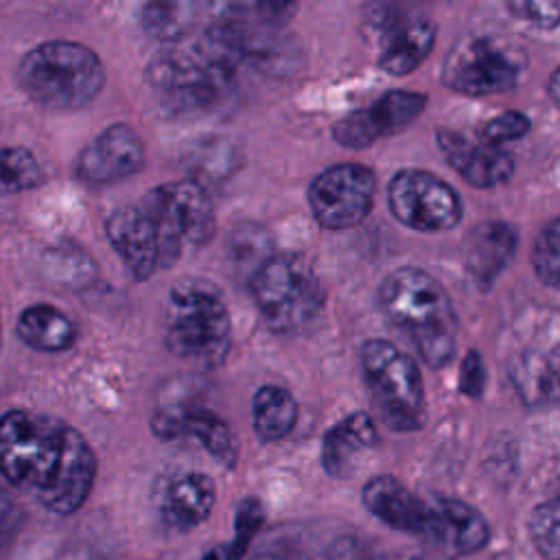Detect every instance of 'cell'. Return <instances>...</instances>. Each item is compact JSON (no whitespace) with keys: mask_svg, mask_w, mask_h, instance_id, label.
<instances>
[{"mask_svg":"<svg viewBox=\"0 0 560 560\" xmlns=\"http://www.w3.org/2000/svg\"><path fill=\"white\" fill-rule=\"evenodd\" d=\"M0 475L48 512L68 516L92 492L96 455L72 424L11 409L0 416Z\"/></svg>","mask_w":560,"mask_h":560,"instance_id":"obj_1","label":"cell"},{"mask_svg":"<svg viewBox=\"0 0 560 560\" xmlns=\"http://www.w3.org/2000/svg\"><path fill=\"white\" fill-rule=\"evenodd\" d=\"M378 304L431 368H444L457 348L455 311L444 287L418 267L392 271L378 287Z\"/></svg>","mask_w":560,"mask_h":560,"instance_id":"obj_2","label":"cell"},{"mask_svg":"<svg viewBox=\"0 0 560 560\" xmlns=\"http://www.w3.org/2000/svg\"><path fill=\"white\" fill-rule=\"evenodd\" d=\"M241 61L210 33L201 42H177L147 68L149 85L175 112L206 109L221 103L236 83Z\"/></svg>","mask_w":560,"mask_h":560,"instance_id":"obj_3","label":"cell"},{"mask_svg":"<svg viewBox=\"0 0 560 560\" xmlns=\"http://www.w3.org/2000/svg\"><path fill=\"white\" fill-rule=\"evenodd\" d=\"M20 88L48 109H79L105 85V66L85 44L50 39L31 48L18 68Z\"/></svg>","mask_w":560,"mask_h":560,"instance_id":"obj_4","label":"cell"},{"mask_svg":"<svg viewBox=\"0 0 560 560\" xmlns=\"http://www.w3.org/2000/svg\"><path fill=\"white\" fill-rule=\"evenodd\" d=\"M232 322L221 291L203 278H186L171 287L164 308V343L203 365L221 363L230 348Z\"/></svg>","mask_w":560,"mask_h":560,"instance_id":"obj_5","label":"cell"},{"mask_svg":"<svg viewBox=\"0 0 560 560\" xmlns=\"http://www.w3.org/2000/svg\"><path fill=\"white\" fill-rule=\"evenodd\" d=\"M249 287L265 324L280 335L311 326L324 304L317 273L298 254H276L258 262Z\"/></svg>","mask_w":560,"mask_h":560,"instance_id":"obj_6","label":"cell"},{"mask_svg":"<svg viewBox=\"0 0 560 560\" xmlns=\"http://www.w3.org/2000/svg\"><path fill=\"white\" fill-rule=\"evenodd\" d=\"M361 370L383 422L394 431H416L424 420V389L409 354L383 339L361 348Z\"/></svg>","mask_w":560,"mask_h":560,"instance_id":"obj_7","label":"cell"},{"mask_svg":"<svg viewBox=\"0 0 560 560\" xmlns=\"http://www.w3.org/2000/svg\"><path fill=\"white\" fill-rule=\"evenodd\" d=\"M521 66L510 46L488 35H470L451 48L442 79L448 90L466 96L499 94L516 85Z\"/></svg>","mask_w":560,"mask_h":560,"instance_id":"obj_8","label":"cell"},{"mask_svg":"<svg viewBox=\"0 0 560 560\" xmlns=\"http://www.w3.org/2000/svg\"><path fill=\"white\" fill-rule=\"evenodd\" d=\"M389 210L411 230L440 232L462 219L457 192L427 171H400L389 182Z\"/></svg>","mask_w":560,"mask_h":560,"instance_id":"obj_9","label":"cell"},{"mask_svg":"<svg viewBox=\"0 0 560 560\" xmlns=\"http://www.w3.org/2000/svg\"><path fill=\"white\" fill-rule=\"evenodd\" d=\"M374 173L363 164H335L322 171L308 188V203L328 230H346L361 223L374 199Z\"/></svg>","mask_w":560,"mask_h":560,"instance_id":"obj_10","label":"cell"},{"mask_svg":"<svg viewBox=\"0 0 560 560\" xmlns=\"http://www.w3.org/2000/svg\"><path fill=\"white\" fill-rule=\"evenodd\" d=\"M144 160L140 133L125 122H114L79 151L74 175L90 186H107L138 173Z\"/></svg>","mask_w":560,"mask_h":560,"instance_id":"obj_11","label":"cell"},{"mask_svg":"<svg viewBox=\"0 0 560 560\" xmlns=\"http://www.w3.org/2000/svg\"><path fill=\"white\" fill-rule=\"evenodd\" d=\"M361 501L365 510L387 527L429 542L438 516L435 497H422L409 490L400 479L378 475L363 486Z\"/></svg>","mask_w":560,"mask_h":560,"instance_id":"obj_12","label":"cell"},{"mask_svg":"<svg viewBox=\"0 0 560 560\" xmlns=\"http://www.w3.org/2000/svg\"><path fill=\"white\" fill-rule=\"evenodd\" d=\"M427 98L418 92L394 90L383 94L370 107L354 109L332 127V138L348 149H363L376 140L398 133L424 109Z\"/></svg>","mask_w":560,"mask_h":560,"instance_id":"obj_13","label":"cell"},{"mask_svg":"<svg viewBox=\"0 0 560 560\" xmlns=\"http://www.w3.org/2000/svg\"><path fill=\"white\" fill-rule=\"evenodd\" d=\"M151 429L160 440H197L221 466L234 468L238 462V442L223 418L203 407H162L153 413Z\"/></svg>","mask_w":560,"mask_h":560,"instance_id":"obj_14","label":"cell"},{"mask_svg":"<svg viewBox=\"0 0 560 560\" xmlns=\"http://www.w3.org/2000/svg\"><path fill=\"white\" fill-rule=\"evenodd\" d=\"M105 234L136 280H147L164 267L160 230L140 203L112 212Z\"/></svg>","mask_w":560,"mask_h":560,"instance_id":"obj_15","label":"cell"},{"mask_svg":"<svg viewBox=\"0 0 560 560\" xmlns=\"http://www.w3.org/2000/svg\"><path fill=\"white\" fill-rule=\"evenodd\" d=\"M438 518L429 545L446 558H464L483 549L490 540V525L479 510L462 499L435 497Z\"/></svg>","mask_w":560,"mask_h":560,"instance_id":"obj_16","label":"cell"},{"mask_svg":"<svg viewBox=\"0 0 560 560\" xmlns=\"http://www.w3.org/2000/svg\"><path fill=\"white\" fill-rule=\"evenodd\" d=\"M438 142L448 164L477 188H494L508 182L514 173V158L501 147H492L481 140L475 142L462 133L444 129L438 131Z\"/></svg>","mask_w":560,"mask_h":560,"instance_id":"obj_17","label":"cell"},{"mask_svg":"<svg viewBox=\"0 0 560 560\" xmlns=\"http://www.w3.org/2000/svg\"><path fill=\"white\" fill-rule=\"evenodd\" d=\"M435 42V28L427 18H387L383 26V46L378 66L394 74H409L424 61Z\"/></svg>","mask_w":560,"mask_h":560,"instance_id":"obj_18","label":"cell"},{"mask_svg":"<svg viewBox=\"0 0 560 560\" xmlns=\"http://www.w3.org/2000/svg\"><path fill=\"white\" fill-rule=\"evenodd\" d=\"M217 499L214 481L203 472H184L171 479L160 497V518L168 529L188 532L203 523Z\"/></svg>","mask_w":560,"mask_h":560,"instance_id":"obj_19","label":"cell"},{"mask_svg":"<svg viewBox=\"0 0 560 560\" xmlns=\"http://www.w3.org/2000/svg\"><path fill=\"white\" fill-rule=\"evenodd\" d=\"M378 442L372 418L363 411L350 413L330 427L322 440V466L330 477H348L359 453Z\"/></svg>","mask_w":560,"mask_h":560,"instance_id":"obj_20","label":"cell"},{"mask_svg":"<svg viewBox=\"0 0 560 560\" xmlns=\"http://www.w3.org/2000/svg\"><path fill=\"white\" fill-rule=\"evenodd\" d=\"M166 190L171 195L184 241L206 245L217 230L214 203L206 188L197 179H177L168 182Z\"/></svg>","mask_w":560,"mask_h":560,"instance_id":"obj_21","label":"cell"},{"mask_svg":"<svg viewBox=\"0 0 560 560\" xmlns=\"http://www.w3.org/2000/svg\"><path fill=\"white\" fill-rule=\"evenodd\" d=\"M18 337L33 350L61 352L74 346V322L52 304H33L18 317Z\"/></svg>","mask_w":560,"mask_h":560,"instance_id":"obj_22","label":"cell"},{"mask_svg":"<svg viewBox=\"0 0 560 560\" xmlns=\"http://www.w3.org/2000/svg\"><path fill=\"white\" fill-rule=\"evenodd\" d=\"M516 236L510 225L483 223L468 236L466 265L477 280H492L512 258Z\"/></svg>","mask_w":560,"mask_h":560,"instance_id":"obj_23","label":"cell"},{"mask_svg":"<svg viewBox=\"0 0 560 560\" xmlns=\"http://www.w3.org/2000/svg\"><path fill=\"white\" fill-rule=\"evenodd\" d=\"M254 429L260 440L278 442L287 438L298 422V402L280 385H262L252 400Z\"/></svg>","mask_w":560,"mask_h":560,"instance_id":"obj_24","label":"cell"},{"mask_svg":"<svg viewBox=\"0 0 560 560\" xmlns=\"http://www.w3.org/2000/svg\"><path fill=\"white\" fill-rule=\"evenodd\" d=\"M44 168L33 151L24 147H0V197L42 186Z\"/></svg>","mask_w":560,"mask_h":560,"instance_id":"obj_25","label":"cell"},{"mask_svg":"<svg viewBox=\"0 0 560 560\" xmlns=\"http://www.w3.org/2000/svg\"><path fill=\"white\" fill-rule=\"evenodd\" d=\"M521 394L529 400H558L560 398V361L536 359L525 361L514 378Z\"/></svg>","mask_w":560,"mask_h":560,"instance_id":"obj_26","label":"cell"},{"mask_svg":"<svg viewBox=\"0 0 560 560\" xmlns=\"http://www.w3.org/2000/svg\"><path fill=\"white\" fill-rule=\"evenodd\" d=\"M527 529L542 560H560V499L536 505L529 514Z\"/></svg>","mask_w":560,"mask_h":560,"instance_id":"obj_27","label":"cell"},{"mask_svg":"<svg viewBox=\"0 0 560 560\" xmlns=\"http://www.w3.org/2000/svg\"><path fill=\"white\" fill-rule=\"evenodd\" d=\"M188 9L184 4L151 2L142 9V26L149 35L173 46L186 37Z\"/></svg>","mask_w":560,"mask_h":560,"instance_id":"obj_28","label":"cell"},{"mask_svg":"<svg viewBox=\"0 0 560 560\" xmlns=\"http://www.w3.org/2000/svg\"><path fill=\"white\" fill-rule=\"evenodd\" d=\"M532 265L545 284L560 289V217L549 221L536 236Z\"/></svg>","mask_w":560,"mask_h":560,"instance_id":"obj_29","label":"cell"},{"mask_svg":"<svg viewBox=\"0 0 560 560\" xmlns=\"http://www.w3.org/2000/svg\"><path fill=\"white\" fill-rule=\"evenodd\" d=\"M527 131H529V118L525 114L503 112V114L490 118L481 127V142L492 144V147H501L508 140L523 138Z\"/></svg>","mask_w":560,"mask_h":560,"instance_id":"obj_30","label":"cell"},{"mask_svg":"<svg viewBox=\"0 0 560 560\" xmlns=\"http://www.w3.org/2000/svg\"><path fill=\"white\" fill-rule=\"evenodd\" d=\"M265 523V508L256 497H245L236 508L234 518V540L249 547L252 538Z\"/></svg>","mask_w":560,"mask_h":560,"instance_id":"obj_31","label":"cell"},{"mask_svg":"<svg viewBox=\"0 0 560 560\" xmlns=\"http://www.w3.org/2000/svg\"><path fill=\"white\" fill-rule=\"evenodd\" d=\"M508 9L518 18L540 28L560 26V2L542 0V2H510Z\"/></svg>","mask_w":560,"mask_h":560,"instance_id":"obj_32","label":"cell"},{"mask_svg":"<svg viewBox=\"0 0 560 560\" xmlns=\"http://www.w3.org/2000/svg\"><path fill=\"white\" fill-rule=\"evenodd\" d=\"M481 385H483V368L477 352H470L462 365V389L472 396V394H479Z\"/></svg>","mask_w":560,"mask_h":560,"instance_id":"obj_33","label":"cell"},{"mask_svg":"<svg viewBox=\"0 0 560 560\" xmlns=\"http://www.w3.org/2000/svg\"><path fill=\"white\" fill-rule=\"evenodd\" d=\"M245 551H247V547L241 545V542H236V540L232 538L230 542H223V545H219V547H212V549L203 556V560H243Z\"/></svg>","mask_w":560,"mask_h":560,"instance_id":"obj_34","label":"cell"},{"mask_svg":"<svg viewBox=\"0 0 560 560\" xmlns=\"http://www.w3.org/2000/svg\"><path fill=\"white\" fill-rule=\"evenodd\" d=\"M549 98L553 101V105L560 109V66L553 70V74L549 77V85H547Z\"/></svg>","mask_w":560,"mask_h":560,"instance_id":"obj_35","label":"cell"}]
</instances>
